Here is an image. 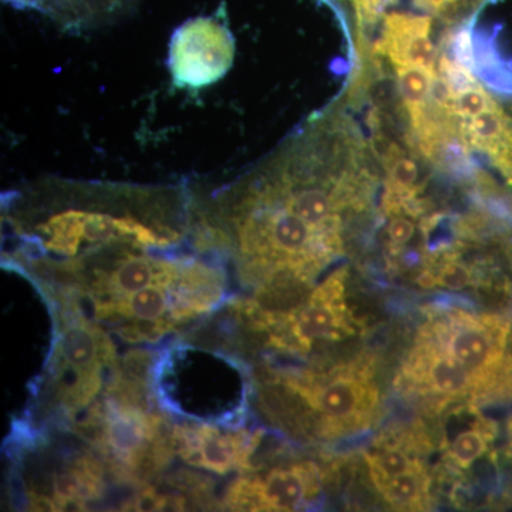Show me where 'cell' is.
<instances>
[{"label": "cell", "instance_id": "cell-1", "mask_svg": "<svg viewBox=\"0 0 512 512\" xmlns=\"http://www.w3.org/2000/svg\"><path fill=\"white\" fill-rule=\"evenodd\" d=\"M419 336L476 377L483 393L511 380L510 323L501 316L440 309L430 313Z\"/></svg>", "mask_w": 512, "mask_h": 512}, {"label": "cell", "instance_id": "cell-2", "mask_svg": "<svg viewBox=\"0 0 512 512\" xmlns=\"http://www.w3.org/2000/svg\"><path fill=\"white\" fill-rule=\"evenodd\" d=\"M292 389L318 416L322 433L338 437L369 426L379 403V389L369 367L350 363L328 375L301 377Z\"/></svg>", "mask_w": 512, "mask_h": 512}, {"label": "cell", "instance_id": "cell-3", "mask_svg": "<svg viewBox=\"0 0 512 512\" xmlns=\"http://www.w3.org/2000/svg\"><path fill=\"white\" fill-rule=\"evenodd\" d=\"M235 39L225 12L187 20L171 37L167 66L178 89L200 90L227 76Z\"/></svg>", "mask_w": 512, "mask_h": 512}, {"label": "cell", "instance_id": "cell-4", "mask_svg": "<svg viewBox=\"0 0 512 512\" xmlns=\"http://www.w3.org/2000/svg\"><path fill=\"white\" fill-rule=\"evenodd\" d=\"M346 279L348 269H338L293 311L284 315L262 312L259 325L266 328L274 326V345L301 352L319 342H336L346 338L352 332L345 301Z\"/></svg>", "mask_w": 512, "mask_h": 512}, {"label": "cell", "instance_id": "cell-5", "mask_svg": "<svg viewBox=\"0 0 512 512\" xmlns=\"http://www.w3.org/2000/svg\"><path fill=\"white\" fill-rule=\"evenodd\" d=\"M480 100L467 116L447 119L474 161L488 165L512 187V101L488 89Z\"/></svg>", "mask_w": 512, "mask_h": 512}, {"label": "cell", "instance_id": "cell-6", "mask_svg": "<svg viewBox=\"0 0 512 512\" xmlns=\"http://www.w3.org/2000/svg\"><path fill=\"white\" fill-rule=\"evenodd\" d=\"M319 493L318 468L312 463L275 467L261 476L239 478L229 488L234 510L295 511Z\"/></svg>", "mask_w": 512, "mask_h": 512}, {"label": "cell", "instance_id": "cell-7", "mask_svg": "<svg viewBox=\"0 0 512 512\" xmlns=\"http://www.w3.org/2000/svg\"><path fill=\"white\" fill-rule=\"evenodd\" d=\"M443 37L440 26L430 16L390 13L377 29L372 52L392 67H421L437 72Z\"/></svg>", "mask_w": 512, "mask_h": 512}, {"label": "cell", "instance_id": "cell-8", "mask_svg": "<svg viewBox=\"0 0 512 512\" xmlns=\"http://www.w3.org/2000/svg\"><path fill=\"white\" fill-rule=\"evenodd\" d=\"M264 431L222 434L208 424H185L173 430L174 448L185 463L217 474L248 467Z\"/></svg>", "mask_w": 512, "mask_h": 512}, {"label": "cell", "instance_id": "cell-9", "mask_svg": "<svg viewBox=\"0 0 512 512\" xmlns=\"http://www.w3.org/2000/svg\"><path fill=\"white\" fill-rule=\"evenodd\" d=\"M103 436L99 446L106 450L124 474L138 456L153 447L165 433L160 417L148 416L143 407L109 399L101 409Z\"/></svg>", "mask_w": 512, "mask_h": 512}, {"label": "cell", "instance_id": "cell-10", "mask_svg": "<svg viewBox=\"0 0 512 512\" xmlns=\"http://www.w3.org/2000/svg\"><path fill=\"white\" fill-rule=\"evenodd\" d=\"M13 8L32 10L66 32L83 33L109 26L137 8L140 0H3Z\"/></svg>", "mask_w": 512, "mask_h": 512}, {"label": "cell", "instance_id": "cell-11", "mask_svg": "<svg viewBox=\"0 0 512 512\" xmlns=\"http://www.w3.org/2000/svg\"><path fill=\"white\" fill-rule=\"evenodd\" d=\"M457 427L446 431L441 448L451 468L468 470L487 456L497 436V429L493 421L485 419L474 409L464 412L463 427Z\"/></svg>", "mask_w": 512, "mask_h": 512}, {"label": "cell", "instance_id": "cell-12", "mask_svg": "<svg viewBox=\"0 0 512 512\" xmlns=\"http://www.w3.org/2000/svg\"><path fill=\"white\" fill-rule=\"evenodd\" d=\"M101 468L93 458L84 457L53 477V501L57 511H84L86 501L103 493Z\"/></svg>", "mask_w": 512, "mask_h": 512}, {"label": "cell", "instance_id": "cell-13", "mask_svg": "<svg viewBox=\"0 0 512 512\" xmlns=\"http://www.w3.org/2000/svg\"><path fill=\"white\" fill-rule=\"evenodd\" d=\"M429 473L426 468L409 471L375 484L384 501L402 510H421L429 498Z\"/></svg>", "mask_w": 512, "mask_h": 512}, {"label": "cell", "instance_id": "cell-14", "mask_svg": "<svg viewBox=\"0 0 512 512\" xmlns=\"http://www.w3.org/2000/svg\"><path fill=\"white\" fill-rule=\"evenodd\" d=\"M366 463L369 466L373 484L424 468L419 458L413 456V451L403 444L383 443V441L375 444L373 450L366 454Z\"/></svg>", "mask_w": 512, "mask_h": 512}, {"label": "cell", "instance_id": "cell-15", "mask_svg": "<svg viewBox=\"0 0 512 512\" xmlns=\"http://www.w3.org/2000/svg\"><path fill=\"white\" fill-rule=\"evenodd\" d=\"M397 92L407 113L423 109L431 99L437 72L421 67H393Z\"/></svg>", "mask_w": 512, "mask_h": 512}, {"label": "cell", "instance_id": "cell-16", "mask_svg": "<svg viewBox=\"0 0 512 512\" xmlns=\"http://www.w3.org/2000/svg\"><path fill=\"white\" fill-rule=\"evenodd\" d=\"M417 225L413 217L406 214L393 215L386 227V242L390 254L399 255L416 237Z\"/></svg>", "mask_w": 512, "mask_h": 512}, {"label": "cell", "instance_id": "cell-17", "mask_svg": "<svg viewBox=\"0 0 512 512\" xmlns=\"http://www.w3.org/2000/svg\"><path fill=\"white\" fill-rule=\"evenodd\" d=\"M171 483L174 487L181 488V490L202 493V491L210 488L212 481L210 478L201 476V474L198 476V474H192L190 471H183V473L171 477Z\"/></svg>", "mask_w": 512, "mask_h": 512}, {"label": "cell", "instance_id": "cell-18", "mask_svg": "<svg viewBox=\"0 0 512 512\" xmlns=\"http://www.w3.org/2000/svg\"><path fill=\"white\" fill-rule=\"evenodd\" d=\"M161 495L157 494L153 488L143 491L140 495H137L133 501L124 505L128 507L127 510L131 511H158V505H160Z\"/></svg>", "mask_w": 512, "mask_h": 512}, {"label": "cell", "instance_id": "cell-19", "mask_svg": "<svg viewBox=\"0 0 512 512\" xmlns=\"http://www.w3.org/2000/svg\"><path fill=\"white\" fill-rule=\"evenodd\" d=\"M507 436H508L507 457H508V460H510V463L512 464V416L507 421Z\"/></svg>", "mask_w": 512, "mask_h": 512}]
</instances>
